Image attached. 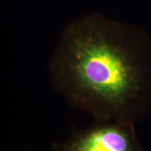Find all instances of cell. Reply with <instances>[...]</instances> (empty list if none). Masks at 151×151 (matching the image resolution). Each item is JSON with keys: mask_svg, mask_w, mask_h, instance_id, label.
<instances>
[{"mask_svg": "<svg viewBox=\"0 0 151 151\" xmlns=\"http://www.w3.org/2000/svg\"><path fill=\"white\" fill-rule=\"evenodd\" d=\"M50 81L95 121L136 124L151 112V36L97 13L67 24L49 61Z\"/></svg>", "mask_w": 151, "mask_h": 151, "instance_id": "obj_1", "label": "cell"}, {"mask_svg": "<svg viewBox=\"0 0 151 151\" xmlns=\"http://www.w3.org/2000/svg\"><path fill=\"white\" fill-rule=\"evenodd\" d=\"M54 151H144L135 124L95 121L91 127L76 129L63 142L52 144Z\"/></svg>", "mask_w": 151, "mask_h": 151, "instance_id": "obj_2", "label": "cell"}]
</instances>
